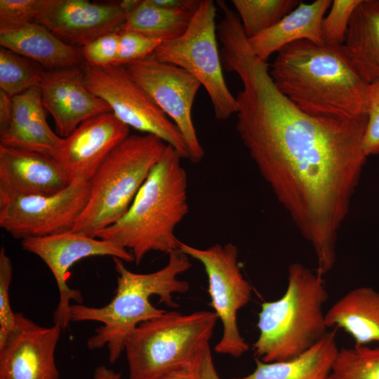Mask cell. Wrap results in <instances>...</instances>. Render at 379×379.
Masks as SVG:
<instances>
[{
    "label": "cell",
    "mask_w": 379,
    "mask_h": 379,
    "mask_svg": "<svg viewBox=\"0 0 379 379\" xmlns=\"http://www.w3.org/2000/svg\"><path fill=\"white\" fill-rule=\"evenodd\" d=\"M232 71L243 88L236 97V128L263 179L328 273L336 261L338 232L366 161L367 115L353 119L302 111L274 84L267 62L249 55Z\"/></svg>",
    "instance_id": "cell-1"
},
{
    "label": "cell",
    "mask_w": 379,
    "mask_h": 379,
    "mask_svg": "<svg viewBox=\"0 0 379 379\" xmlns=\"http://www.w3.org/2000/svg\"><path fill=\"white\" fill-rule=\"evenodd\" d=\"M269 72L278 90L307 114L340 119L366 114L368 84L343 46L294 41L277 52Z\"/></svg>",
    "instance_id": "cell-2"
},
{
    "label": "cell",
    "mask_w": 379,
    "mask_h": 379,
    "mask_svg": "<svg viewBox=\"0 0 379 379\" xmlns=\"http://www.w3.org/2000/svg\"><path fill=\"white\" fill-rule=\"evenodd\" d=\"M168 255L164 267L144 274L130 271L124 261L114 258L118 277L112 300L100 307L71 305V321H93L102 324L87 341L89 350L107 347L109 361L114 364L124 352L127 338L139 324L166 312L154 307L149 300L151 296L157 295L160 302L170 307H178L173 300L174 294L187 292L190 285L178 277L189 270L192 263L190 257L179 249Z\"/></svg>",
    "instance_id": "cell-3"
},
{
    "label": "cell",
    "mask_w": 379,
    "mask_h": 379,
    "mask_svg": "<svg viewBox=\"0 0 379 379\" xmlns=\"http://www.w3.org/2000/svg\"><path fill=\"white\" fill-rule=\"evenodd\" d=\"M171 145L151 170L126 213L95 238L130 251L138 265L151 251L178 249L175 229L189 212L187 176Z\"/></svg>",
    "instance_id": "cell-4"
},
{
    "label": "cell",
    "mask_w": 379,
    "mask_h": 379,
    "mask_svg": "<svg viewBox=\"0 0 379 379\" xmlns=\"http://www.w3.org/2000/svg\"><path fill=\"white\" fill-rule=\"evenodd\" d=\"M328 298L322 275L301 263L288 268V284L278 300L264 302L258 313L255 359L282 361L302 354L327 333L323 306Z\"/></svg>",
    "instance_id": "cell-5"
},
{
    "label": "cell",
    "mask_w": 379,
    "mask_h": 379,
    "mask_svg": "<svg viewBox=\"0 0 379 379\" xmlns=\"http://www.w3.org/2000/svg\"><path fill=\"white\" fill-rule=\"evenodd\" d=\"M167 146L151 134L129 135L88 182L87 204L71 231L95 238L121 218Z\"/></svg>",
    "instance_id": "cell-6"
},
{
    "label": "cell",
    "mask_w": 379,
    "mask_h": 379,
    "mask_svg": "<svg viewBox=\"0 0 379 379\" xmlns=\"http://www.w3.org/2000/svg\"><path fill=\"white\" fill-rule=\"evenodd\" d=\"M218 319L211 311H170L139 324L124 345L129 379H155L192 362L209 344Z\"/></svg>",
    "instance_id": "cell-7"
},
{
    "label": "cell",
    "mask_w": 379,
    "mask_h": 379,
    "mask_svg": "<svg viewBox=\"0 0 379 379\" xmlns=\"http://www.w3.org/2000/svg\"><path fill=\"white\" fill-rule=\"evenodd\" d=\"M215 15L214 2L201 0L185 32L178 38L162 41L151 55L180 67L197 78L208 94L215 118L223 121L237 112V105L222 73Z\"/></svg>",
    "instance_id": "cell-8"
},
{
    "label": "cell",
    "mask_w": 379,
    "mask_h": 379,
    "mask_svg": "<svg viewBox=\"0 0 379 379\" xmlns=\"http://www.w3.org/2000/svg\"><path fill=\"white\" fill-rule=\"evenodd\" d=\"M84 84L105 101L111 112L129 128L155 135L171 145L182 159H189L186 142L175 124L120 65H83Z\"/></svg>",
    "instance_id": "cell-9"
},
{
    "label": "cell",
    "mask_w": 379,
    "mask_h": 379,
    "mask_svg": "<svg viewBox=\"0 0 379 379\" xmlns=\"http://www.w3.org/2000/svg\"><path fill=\"white\" fill-rule=\"evenodd\" d=\"M178 249L201 262L206 273L211 306L222 326L215 351L240 357L250 347L240 334L237 314L251 300L252 287L239 267L237 247L227 243L199 248L180 241Z\"/></svg>",
    "instance_id": "cell-10"
},
{
    "label": "cell",
    "mask_w": 379,
    "mask_h": 379,
    "mask_svg": "<svg viewBox=\"0 0 379 379\" xmlns=\"http://www.w3.org/2000/svg\"><path fill=\"white\" fill-rule=\"evenodd\" d=\"M89 191V182L83 180L52 195L0 191V227L22 240L71 231L87 204Z\"/></svg>",
    "instance_id": "cell-11"
},
{
    "label": "cell",
    "mask_w": 379,
    "mask_h": 379,
    "mask_svg": "<svg viewBox=\"0 0 379 379\" xmlns=\"http://www.w3.org/2000/svg\"><path fill=\"white\" fill-rule=\"evenodd\" d=\"M130 77L173 120L189 149L190 160L198 163L204 157L192 119V109L199 81L184 69L149 55L123 65Z\"/></svg>",
    "instance_id": "cell-12"
},
{
    "label": "cell",
    "mask_w": 379,
    "mask_h": 379,
    "mask_svg": "<svg viewBox=\"0 0 379 379\" xmlns=\"http://www.w3.org/2000/svg\"><path fill=\"white\" fill-rule=\"evenodd\" d=\"M22 246L25 251L40 258L54 277L59 301L53 314V321L62 330L71 322V301H76L77 304L83 302L80 291L69 288L67 283L69 270L76 262L93 256H110L127 262H134L132 253L123 247L72 231L27 238L22 240Z\"/></svg>",
    "instance_id": "cell-13"
},
{
    "label": "cell",
    "mask_w": 379,
    "mask_h": 379,
    "mask_svg": "<svg viewBox=\"0 0 379 379\" xmlns=\"http://www.w3.org/2000/svg\"><path fill=\"white\" fill-rule=\"evenodd\" d=\"M125 17L119 3L39 0L35 22L65 44L82 48L101 36L121 31Z\"/></svg>",
    "instance_id": "cell-14"
},
{
    "label": "cell",
    "mask_w": 379,
    "mask_h": 379,
    "mask_svg": "<svg viewBox=\"0 0 379 379\" xmlns=\"http://www.w3.org/2000/svg\"><path fill=\"white\" fill-rule=\"evenodd\" d=\"M16 317L15 329L0 347V379H59L55 354L62 329Z\"/></svg>",
    "instance_id": "cell-15"
},
{
    "label": "cell",
    "mask_w": 379,
    "mask_h": 379,
    "mask_svg": "<svg viewBox=\"0 0 379 379\" xmlns=\"http://www.w3.org/2000/svg\"><path fill=\"white\" fill-rule=\"evenodd\" d=\"M129 131L112 112L95 116L63 138L53 158L71 182H89L111 152L129 135Z\"/></svg>",
    "instance_id": "cell-16"
},
{
    "label": "cell",
    "mask_w": 379,
    "mask_h": 379,
    "mask_svg": "<svg viewBox=\"0 0 379 379\" xmlns=\"http://www.w3.org/2000/svg\"><path fill=\"white\" fill-rule=\"evenodd\" d=\"M83 65L45 69L42 75L39 85L42 104L61 138L67 137L84 121L111 112L105 101L86 88Z\"/></svg>",
    "instance_id": "cell-17"
},
{
    "label": "cell",
    "mask_w": 379,
    "mask_h": 379,
    "mask_svg": "<svg viewBox=\"0 0 379 379\" xmlns=\"http://www.w3.org/2000/svg\"><path fill=\"white\" fill-rule=\"evenodd\" d=\"M71 182L53 157L0 145V191L22 195H52Z\"/></svg>",
    "instance_id": "cell-18"
},
{
    "label": "cell",
    "mask_w": 379,
    "mask_h": 379,
    "mask_svg": "<svg viewBox=\"0 0 379 379\" xmlns=\"http://www.w3.org/2000/svg\"><path fill=\"white\" fill-rule=\"evenodd\" d=\"M13 116L8 128L0 135V145L40 152L53 157L63 138L48 124L41 89L34 86L13 97Z\"/></svg>",
    "instance_id": "cell-19"
},
{
    "label": "cell",
    "mask_w": 379,
    "mask_h": 379,
    "mask_svg": "<svg viewBox=\"0 0 379 379\" xmlns=\"http://www.w3.org/2000/svg\"><path fill=\"white\" fill-rule=\"evenodd\" d=\"M0 45L37 62L46 70L85 62L81 48L65 44L37 22L0 28Z\"/></svg>",
    "instance_id": "cell-20"
},
{
    "label": "cell",
    "mask_w": 379,
    "mask_h": 379,
    "mask_svg": "<svg viewBox=\"0 0 379 379\" xmlns=\"http://www.w3.org/2000/svg\"><path fill=\"white\" fill-rule=\"evenodd\" d=\"M331 4L330 0L300 2L272 27L248 39L252 51L258 58L267 62L272 53L296 41L305 39L324 44L321 23Z\"/></svg>",
    "instance_id": "cell-21"
},
{
    "label": "cell",
    "mask_w": 379,
    "mask_h": 379,
    "mask_svg": "<svg viewBox=\"0 0 379 379\" xmlns=\"http://www.w3.org/2000/svg\"><path fill=\"white\" fill-rule=\"evenodd\" d=\"M343 48L367 84L379 80V0H361L355 8Z\"/></svg>",
    "instance_id": "cell-22"
},
{
    "label": "cell",
    "mask_w": 379,
    "mask_h": 379,
    "mask_svg": "<svg viewBox=\"0 0 379 379\" xmlns=\"http://www.w3.org/2000/svg\"><path fill=\"white\" fill-rule=\"evenodd\" d=\"M325 322L348 333L354 345L379 343V292L369 286L348 291L325 313Z\"/></svg>",
    "instance_id": "cell-23"
},
{
    "label": "cell",
    "mask_w": 379,
    "mask_h": 379,
    "mask_svg": "<svg viewBox=\"0 0 379 379\" xmlns=\"http://www.w3.org/2000/svg\"><path fill=\"white\" fill-rule=\"evenodd\" d=\"M335 332L328 333L299 356L282 361L255 359V368L234 379H327L338 352Z\"/></svg>",
    "instance_id": "cell-24"
},
{
    "label": "cell",
    "mask_w": 379,
    "mask_h": 379,
    "mask_svg": "<svg viewBox=\"0 0 379 379\" xmlns=\"http://www.w3.org/2000/svg\"><path fill=\"white\" fill-rule=\"evenodd\" d=\"M194 14L158 6L152 0H142L126 14L121 30L133 31L164 41L182 36Z\"/></svg>",
    "instance_id": "cell-25"
},
{
    "label": "cell",
    "mask_w": 379,
    "mask_h": 379,
    "mask_svg": "<svg viewBox=\"0 0 379 379\" xmlns=\"http://www.w3.org/2000/svg\"><path fill=\"white\" fill-rule=\"evenodd\" d=\"M248 39L270 28L300 3L297 0H232Z\"/></svg>",
    "instance_id": "cell-26"
},
{
    "label": "cell",
    "mask_w": 379,
    "mask_h": 379,
    "mask_svg": "<svg viewBox=\"0 0 379 379\" xmlns=\"http://www.w3.org/2000/svg\"><path fill=\"white\" fill-rule=\"evenodd\" d=\"M44 69L11 50L0 48V90L12 97L39 86Z\"/></svg>",
    "instance_id": "cell-27"
},
{
    "label": "cell",
    "mask_w": 379,
    "mask_h": 379,
    "mask_svg": "<svg viewBox=\"0 0 379 379\" xmlns=\"http://www.w3.org/2000/svg\"><path fill=\"white\" fill-rule=\"evenodd\" d=\"M327 379H379V347L339 349Z\"/></svg>",
    "instance_id": "cell-28"
},
{
    "label": "cell",
    "mask_w": 379,
    "mask_h": 379,
    "mask_svg": "<svg viewBox=\"0 0 379 379\" xmlns=\"http://www.w3.org/2000/svg\"><path fill=\"white\" fill-rule=\"evenodd\" d=\"M361 0H334L327 16L321 23L324 43L343 46L351 15Z\"/></svg>",
    "instance_id": "cell-29"
},
{
    "label": "cell",
    "mask_w": 379,
    "mask_h": 379,
    "mask_svg": "<svg viewBox=\"0 0 379 379\" xmlns=\"http://www.w3.org/2000/svg\"><path fill=\"white\" fill-rule=\"evenodd\" d=\"M12 276V262L2 246L0 250V347L17 326L16 313L13 312L10 303Z\"/></svg>",
    "instance_id": "cell-30"
},
{
    "label": "cell",
    "mask_w": 379,
    "mask_h": 379,
    "mask_svg": "<svg viewBox=\"0 0 379 379\" xmlns=\"http://www.w3.org/2000/svg\"><path fill=\"white\" fill-rule=\"evenodd\" d=\"M161 40L139 32H119L118 56L116 65H124L151 55Z\"/></svg>",
    "instance_id": "cell-31"
},
{
    "label": "cell",
    "mask_w": 379,
    "mask_h": 379,
    "mask_svg": "<svg viewBox=\"0 0 379 379\" xmlns=\"http://www.w3.org/2000/svg\"><path fill=\"white\" fill-rule=\"evenodd\" d=\"M366 114L368 119L362 145L368 157L379 154V80L367 85Z\"/></svg>",
    "instance_id": "cell-32"
},
{
    "label": "cell",
    "mask_w": 379,
    "mask_h": 379,
    "mask_svg": "<svg viewBox=\"0 0 379 379\" xmlns=\"http://www.w3.org/2000/svg\"><path fill=\"white\" fill-rule=\"evenodd\" d=\"M119 32L101 36L81 48L85 63L95 67L116 65Z\"/></svg>",
    "instance_id": "cell-33"
},
{
    "label": "cell",
    "mask_w": 379,
    "mask_h": 379,
    "mask_svg": "<svg viewBox=\"0 0 379 379\" xmlns=\"http://www.w3.org/2000/svg\"><path fill=\"white\" fill-rule=\"evenodd\" d=\"M39 0H0V28L35 22Z\"/></svg>",
    "instance_id": "cell-34"
},
{
    "label": "cell",
    "mask_w": 379,
    "mask_h": 379,
    "mask_svg": "<svg viewBox=\"0 0 379 379\" xmlns=\"http://www.w3.org/2000/svg\"><path fill=\"white\" fill-rule=\"evenodd\" d=\"M196 360L201 379H220L214 366L209 344L203 347Z\"/></svg>",
    "instance_id": "cell-35"
},
{
    "label": "cell",
    "mask_w": 379,
    "mask_h": 379,
    "mask_svg": "<svg viewBox=\"0 0 379 379\" xmlns=\"http://www.w3.org/2000/svg\"><path fill=\"white\" fill-rule=\"evenodd\" d=\"M197 357L190 364L173 369L155 379H201L198 371Z\"/></svg>",
    "instance_id": "cell-36"
},
{
    "label": "cell",
    "mask_w": 379,
    "mask_h": 379,
    "mask_svg": "<svg viewBox=\"0 0 379 379\" xmlns=\"http://www.w3.org/2000/svg\"><path fill=\"white\" fill-rule=\"evenodd\" d=\"M13 97L0 90V135L8 128L13 116Z\"/></svg>",
    "instance_id": "cell-37"
},
{
    "label": "cell",
    "mask_w": 379,
    "mask_h": 379,
    "mask_svg": "<svg viewBox=\"0 0 379 379\" xmlns=\"http://www.w3.org/2000/svg\"><path fill=\"white\" fill-rule=\"evenodd\" d=\"M153 3L163 7L185 11L194 14L201 0H152Z\"/></svg>",
    "instance_id": "cell-38"
},
{
    "label": "cell",
    "mask_w": 379,
    "mask_h": 379,
    "mask_svg": "<svg viewBox=\"0 0 379 379\" xmlns=\"http://www.w3.org/2000/svg\"><path fill=\"white\" fill-rule=\"evenodd\" d=\"M93 379H121V374L105 366H98L93 373Z\"/></svg>",
    "instance_id": "cell-39"
},
{
    "label": "cell",
    "mask_w": 379,
    "mask_h": 379,
    "mask_svg": "<svg viewBox=\"0 0 379 379\" xmlns=\"http://www.w3.org/2000/svg\"><path fill=\"white\" fill-rule=\"evenodd\" d=\"M140 1L139 0H124L119 3L126 15L133 11L139 4Z\"/></svg>",
    "instance_id": "cell-40"
}]
</instances>
